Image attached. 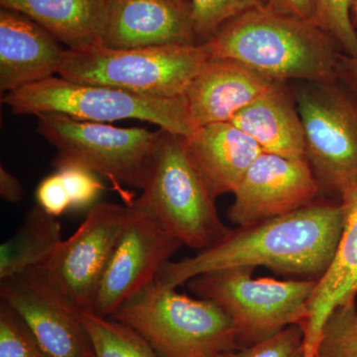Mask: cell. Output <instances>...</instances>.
Masks as SVG:
<instances>
[{
	"mask_svg": "<svg viewBox=\"0 0 357 357\" xmlns=\"http://www.w3.org/2000/svg\"><path fill=\"white\" fill-rule=\"evenodd\" d=\"M344 223L340 201H316L288 215L230 229L215 245L167 262L156 282L177 288L199 275L236 267L319 279L332 262Z\"/></svg>",
	"mask_w": 357,
	"mask_h": 357,
	"instance_id": "6da1fadb",
	"label": "cell"
},
{
	"mask_svg": "<svg viewBox=\"0 0 357 357\" xmlns=\"http://www.w3.org/2000/svg\"><path fill=\"white\" fill-rule=\"evenodd\" d=\"M211 59L236 61L273 82L337 81L342 52L311 20L265 8L229 21L203 44Z\"/></svg>",
	"mask_w": 357,
	"mask_h": 357,
	"instance_id": "7a4b0ae2",
	"label": "cell"
},
{
	"mask_svg": "<svg viewBox=\"0 0 357 357\" xmlns=\"http://www.w3.org/2000/svg\"><path fill=\"white\" fill-rule=\"evenodd\" d=\"M110 318L142 335L158 357H222L239 347L236 326L218 304L156 281Z\"/></svg>",
	"mask_w": 357,
	"mask_h": 357,
	"instance_id": "3957f363",
	"label": "cell"
},
{
	"mask_svg": "<svg viewBox=\"0 0 357 357\" xmlns=\"http://www.w3.org/2000/svg\"><path fill=\"white\" fill-rule=\"evenodd\" d=\"M215 199L192 163L184 136L162 129L142 195L134 201L183 245L201 251L230 230L218 215Z\"/></svg>",
	"mask_w": 357,
	"mask_h": 357,
	"instance_id": "277c9868",
	"label": "cell"
},
{
	"mask_svg": "<svg viewBox=\"0 0 357 357\" xmlns=\"http://www.w3.org/2000/svg\"><path fill=\"white\" fill-rule=\"evenodd\" d=\"M1 102L18 115L58 114L102 123L137 119L184 137L196 130L185 96L139 95L100 84L76 83L62 77H49L7 93L2 96Z\"/></svg>",
	"mask_w": 357,
	"mask_h": 357,
	"instance_id": "5b68a950",
	"label": "cell"
},
{
	"mask_svg": "<svg viewBox=\"0 0 357 357\" xmlns=\"http://www.w3.org/2000/svg\"><path fill=\"white\" fill-rule=\"evenodd\" d=\"M204 45L117 49L105 45L67 49L60 77L139 95L184 96L210 60Z\"/></svg>",
	"mask_w": 357,
	"mask_h": 357,
	"instance_id": "8992f818",
	"label": "cell"
},
{
	"mask_svg": "<svg viewBox=\"0 0 357 357\" xmlns=\"http://www.w3.org/2000/svg\"><path fill=\"white\" fill-rule=\"evenodd\" d=\"M255 268L236 267L195 277L190 290L229 314L238 347L257 344L294 325L304 326L318 279L255 278Z\"/></svg>",
	"mask_w": 357,
	"mask_h": 357,
	"instance_id": "52a82bcc",
	"label": "cell"
},
{
	"mask_svg": "<svg viewBox=\"0 0 357 357\" xmlns=\"http://www.w3.org/2000/svg\"><path fill=\"white\" fill-rule=\"evenodd\" d=\"M305 160L321 195L340 201L357 184V95L340 81L293 86Z\"/></svg>",
	"mask_w": 357,
	"mask_h": 357,
	"instance_id": "ba28073f",
	"label": "cell"
},
{
	"mask_svg": "<svg viewBox=\"0 0 357 357\" xmlns=\"http://www.w3.org/2000/svg\"><path fill=\"white\" fill-rule=\"evenodd\" d=\"M37 117V131L58 149L56 159L81 164L117 189L126 185L142 190L161 128H119L58 114Z\"/></svg>",
	"mask_w": 357,
	"mask_h": 357,
	"instance_id": "9c48e42d",
	"label": "cell"
},
{
	"mask_svg": "<svg viewBox=\"0 0 357 357\" xmlns=\"http://www.w3.org/2000/svg\"><path fill=\"white\" fill-rule=\"evenodd\" d=\"M126 217V206L96 204L74 234L32 270L76 311H93Z\"/></svg>",
	"mask_w": 357,
	"mask_h": 357,
	"instance_id": "30bf717a",
	"label": "cell"
},
{
	"mask_svg": "<svg viewBox=\"0 0 357 357\" xmlns=\"http://www.w3.org/2000/svg\"><path fill=\"white\" fill-rule=\"evenodd\" d=\"M182 246L131 199L126 204V220L91 312L107 318L114 316L156 281L162 268Z\"/></svg>",
	"mask_w": 357,
	"mask_h": 357,
	"instance_id": "8fae6325",
	"label": "cell"
},
{
	"mask_svg": "<svg viewBox=\"0 0 357 357\" xmlns=\"http://www.w3.org/2000/svg\"><path fill=\"white\" fill-rule=\"evenodd\" d=\"M232 194L227 217L245 227L305 208L321 191L306 160L262 152Z\"/></svg>",
	"mask_w": 357,
	"mask_h": 357,
	"instance_id": "7c38bea8",
	"label": "cell"
},
{
	"mask_svg": "<svg viewBox=\"0 0 357 357\" xmlns=\"http://www.w3.org/2000/svg\"><path fill=\"white\" fill-rule=\"evenodd\" d=\"M0 297L25 321L47 357H96L79 312L34 270L1 280Z\"/></svg>",
	"mask_w": 357,
	"mask_h": 357,
	"instance_id": "4fadbf2b",
	"label": "cell"
},
{
	"mask_svg": "<svg viewBox=\"0 0 357 357\" xmlns=\"http://www.w3.org/2000/svg\"><path fill=\"white\" fill-rule=\"evenodd\" d=\"M102 45L117 49L197 45L191 1L112 0Z\"/></svg>",
	"mask_w": 357,
	"mask_h": 357,
	"instance_id": "5bb4252c",
	"label": "cell"
},
{
	"mask_svg": "<svg viewBox=\"0 0 357 357\" xmlns=\"http://www.w3.org/2000/svg\"><path fill=\"white\" fill-rule=\"evenodd\" d=\"M50 32L24 14L0 10L2 96L59 74L66 51Z\"/></svg>",
	"mask_w": 357,
	"mask_h": 357,
	"instance_id": "9a60e30c",
	"label": "cell"
},
{
	"mask_svg": "<svg viewBox=\"0 0 357 357\" xmlns=\"http://www.w3.org/2000/svg\"><path fill=\"white\" fill-rule=\"evenodd\" d=\"M275 82L229 59H210L185 93L195 128L230 122Z\"/></svg>",
	"mask_w": 357,
	"mask_h": 357,
	"instance_id": "2e32d148",
	"label": "cell"
},
{
	"mask_svg": "<svg viewBox=\"0 0 357 357\" xmlns=\"http://www.w3.org/2000/svg\"><path fill=\"white\" fill-rule=\"evenodd\" d=\"M344 229L330 266L318 279L307 307L304 330L305 357H316L321 331L337 307L356 302L357 296V184L340 199Z\"/></svg>",
	"mask_w": 357,
	"mask_h": 357,
	"instance_id": "e0dca14e",
	"label": "cell"
},
{
	"mask_svg": "<svg viewBox=\"0 0 357 357\" xmlns=\"http://www.w3.org/2000/svg\"><path fill=\"white\" fill-rule=\"evenodd\" d=\"M185 148L211 194L234 192L263 150L231 122L208 124L184 137Z\"/></svg>",
	"mask_w": 357,
	"mask_h": 357,
	"instance_id": "ac0fdd59",
	"label": "cell"
},
{
	"mask_svg": "<svg viewBox=\"0 0 357 357\" xmlns=\"http://www.w3.org/2000/svg\"><path fill=\"white\" fill-rule=\"evenodd\" d=\"M263 152L305 159L304 129L293 86L275 82L231 119Z\"/></svg>",
	"mask_w": 357,
	"mask_h": 357,
	"instance_id": "d6986e66",
	"label": "cell"
},
{
	"mask_svg": "<svg viewBox=\"0 0 357 357\" xmlns=\"http://www.w3.org/2000/svg\"><path fill=\"white\" fill-rule=\"evenodd\" d=\"M112 0H0L24 14L68 49L103 44Z\"/></svg>",
	"mask_w": 357,
	"mask_h": 357,
	"instance_id": "ffe728a7",
	"label": "cell"
},
{
	"mask_svg": "<svg viewBox=\"0 0 357 357\" xmlns=\"http://www.w3.org/2000/svg\"><path fill=\"white\" fill-rule=\"evenodd\" d=\"M62 241L61 223L33 206L17 232L0 245V281L36 267Z\"/></svg>",
	"mask_w": 357,
	"mask_h": 357,
	"instance_id": "44dd1931",
	"label": "cell"
},
{
	"mask_svg": "<svg viewBox=\"0 0 357 357\" xmlns=\"http://www.w3.org/2000/svg\"><path fill=\"white\" fill-rule=\"evenodd\" d=\"M96 357H158L151 345L133 328L96 312H79Z\"/></svg>",
	"mask_w": 357,
	"mask_h": 357,
	"instance_id": "7402d4cb",
	"label": "cell"
},
{
	"mask_svg": "<svg viewBox=\"0 0 357 357\" xmlns=\"http://www.w3.org/2000/svg\"><path fill=\"white\" fill-rule=\"evenodd\" d=\"M197 45L208 41L229 21L267 7V0H190Z\"/></svg>",
	"mask_w": 357,
	"mask_h": 357,
	"instance_id": "603a6c76",
	"label": "cell"
},
{
	"mask_svg": "<svg viewBox=\"0 0 357 357\" xmlns=\"http://www.w3.org/2000/svg\"><path fill=\"white\" fill-rule=\"evenodd\" d=\"M356 0H314L312 22L328 33L342 54L357 57V31L352 18Z\"/></svg>",
	"mask_w": 357,
	"mask_h": 357,
	"instance_id": "cb8c5ba5",
	"label": "cell"
},
{
	"mask_svg": "<svg viewBox=\"0 0 357 357\" xmlns=\"http://www.w3.org/2000/svg\"><path fill=\"white\" fill-rule=\"evenodd\" d=\"M316 357H357L356 302L337 307L326 319Z\"/></svg>",
	"mask_w": 357,
	"mask_h": 357,
	"instance_id": "d4e9b609",
	"label": "cell"
},
{
	"mask_svg": "<svg viewBox=\"0 0 357 357\" xmlns=\"http://www.w3.org/2000/svg\"><path fill=\"white\" fill-rule=\"evenodd\" d=\"M0 357H47L25 321L2 300L0 303Z\"/></svg>",
	"mask_w": 357,
	"mask_h": 357,
	"instance_id": "484cf974",
	"label": "cell"
},
{
	"mask_svg": "<svg viewBox=\"0 0 357 357\" xmlns=\"http://www.w3.org/2000/svg\"><path fill=\"white\" fill-rule=\"evenodd\" d=\"M54 166L64 182L72 210L82 211L96 206L105 187L95 172L81 164L65 160H54Z\"/></svg>",
	"mask_w": 357,
	"mask_h": 357,
	"instance_id": "4316f807",
	"label": "cell"
},
{
	"mask_svg": "<svg viewBox=\"0 0 357 357\" xmlns=\"http://www.w3.org/2000/svg\"><path fill=\"white\" fill-rule=\"evenodd\" d=\"M304 330L299 325L248 347H237L222 357H305Z\"/></svg>",
	"mask_w": 357,
	"mask_h": 357,
	"instance_id": "83f0119b",
	"label": "cell"
},
{
	"mask_svg": "<svg viewBox=\"0 0 357 357\" xmlns=\"http://www.w3.org/2000/svg\"><path fill=\"white\" fill-rule=\"evenodd\" d=\"M36 201L45 213L54 218L72 210L69 194L57 171L41 181L36 189Z\"/></svg>",
	"mask_w": 357,
	"mask_h": 357,
	"instance_id": "f1b7e54d",
	"label": "cell"
},
{
	"mask_svg": "<svg viewBox=\"0 0 357 357\" xmlns=\"http://www.w3.org/2000/svg\"><path fill=\"white\" fill-rule=\"evenodd\" d=\"M267 8L303 20H311L314 11V0H267Z\"/></svg>",
	"mask_w": 357,
	"mask_h": 357,
	"instance_id": "f546056e",
	"label": "cell"
},
{
	"mask_svg": "<svg viewBox=\"0 0 357 357\" xmlns=\"http://www.w3.org/2000/svg\"><path fill=\"white\" fill-rule=\"evenodd\" d=\"M0 195L8 203H18L24 196V189L17 178L9 173L3 166L0 167Z\"/></svg>",
	"mask_w": 357,
	"mask_h": 357,
	"instance_id": "4dcf8cb0",
	"label": "cell"
},
{
	"mask_svg": "<svg viewBox=\"0 0 357 357\" xmlns=\"http://www.w3.org/2000/svg\"><path fill=\"white\" fill-rule=\"evenodd\" d=\"M337 79L357 95V57L342 54L338 61Z\"/></svg>",
	"mask_w": 357,
	"mask_h": 357,
	"instance_id": "1f68e13d",
	"label": "cell"
},
{
	"mask_svg": "<svg viewBox=\"0 0 357 357\" xmlns=\"http://www.w3.org/2000/svg\"><path fill=\"white\" fill-rule=\"evenodd\" d=\"M352 18H354V24L357 27V0L354 1V9H352Z\"/></svg>",
	"mask_w": 357,
	"mask_h": 357,
	"instance_id": "d6a6232c",
	"label": "cell"
},
{
	"mask_svg": "<svg viewBox=\"0 0 357 357\" xmlns=\"http://www.w3.org/2000/svg\"><path fill=\"white\" fill-rule=\"evenodd\" d=\"M178 1L187 2V1H190V0H178Z\"/></svg>",
	"mask_w": 357,
	"mask_h": 357,
	"instance_id": "836d02e7",
	"label": "cell"
}]
</instances>
